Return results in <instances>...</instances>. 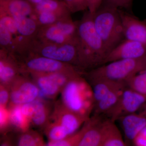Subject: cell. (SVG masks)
<instances>
[{"instance_id": "38", "label": "cell", "mask_w": 146, "mask_h": 146, "mask_svg": "<svg viewBox=\"0 0 146 146\" xmlns=\"http://www.w3.org/2000/svg\"><path fill=\"white\" fill-rule=\"evenodd\" d=\"M132 0H122V8L129 10L131 8Z\"/></svg>"}, {"instance_id": "21", "label": "cell", "mask_w": 146, "mask_h": 146, "mask_svg": "<svg viewBox=\"0 0 146 146\" xmlns=\"http://www.w3.org/2000/svg\"><path fill=\"white\" fill-rule=\"evenodd\" d=\"M37 76V84L42 96H53L57 94L60 87L56 83L49 73H33Z\"/></svg>"}, {"instance_id": "7", "label": "cell", "mask_w": 146, "mask_h": 146, "mask_svg": "<svg viewBox=\"0 0 146 146\" xmlns=\"http://www.w3.org/2000/svg\"><path fill=\"white\" fill-rule=\"evenodd\" d=\"M23 68L33 73H73L76 72L73 65L51 58L30 54Z\"/></svg>"}, {"instance_id": "30", "label": "cell", "mask_w": 146, "mask_h": 146, "mask_svg": "<svg viewBox=\"0 0 146 146\" xmlns=\"http://www.w3.org/2000/svg\"><path fill=\"white\" fill-rule=\"evenodd\" d=\"M37 138L33 135L25 134L21 136L18 141V145L21 146H33L38 145Z\"/></svg>"}, {"instance_id": "17", "label": "cell", "mask_w": 146, "mask_h": 146, "mask_svg": "<svg viewBox=\"0 0 146 146\" xmlns=\"http://www.w3.org/2000/svg\"><path fill=\"white\" fill-rule=\"evenodd\" d=\"M11 17L15 21L20 34L30 43L36 37L39 31L40 27L37 22L29 16L15 15Z\"/></svg>"}, {"instance_id": "16", "label": "cell", "mask_w": 146, "mask_h": 146, "mask_svg": "<svg viewBox=\"0 0 146 146\" xmlns=\"http://www.w3.org/2000/svg\"><path fill=\"white\" fill-rule=\"evenodd\" d=\"M127 146L115 121L106 119L103 129L101 146Z\"/></svg>"}, {"instance_id": "15", "label": "cell", "mask_w": 146, "mask_h": 146, "mask_svg": "<svg viewBox=\"0 0 146 146\" xmlns=\"http://www.w3.org/2000/svg\"><path fill=\"white\" fill-rule=\"evenodd\" d=\"M126 86L113 90L98 102L94 108L95 115L105 116L108 118L119 101L123 91Z\"/></svg>"}, {"instance_id": "4", "label": "cell", "mask_w": 146, "mask_h": 146, "mask_svg": "<svg viewBox=\"0 0 146 146\" xmlns=\"http://www.w3.org/2000/svg\"><path fill=\"white\" fill-rule=\"evenodd\" d=\"M108 63L89 72L88 76L91 80L104 79L126 83L134 76L146 70V58L121 59Z\"/></svg>"}, {"instance_id": "10", "label": "cell", "mask_w": 146, "mask_h": 146, "mask_svg": "<svg viewBox=\"0 0 146 146\" xmlns=\"http://www.w3.org/2000/svg\"><path fill=\"white\" fill-rule=\"evenodd\" d=\"M103 116L95 115L86 121V129L79 146H101L105 120Z\"/></svg>"}, {"instance_id": "18", "label": "cell", "mask_w": 146, "mask_h": 146, "mask_svg": "<svg viewBox=\"0 0 146 146\" xmlns=\"http://www.w3.org/2000/svg\"><path fill=\"white\" fill-rule=\"evenodd\" d=\"M91 81L95 105L111 91L127 86L126 83L124 82H117L104 79Z\"/></svg>"}, {"instance_id": "14", "label": "cell", "mask_w": 146, "mask_h": 146, "mask_svg": "<svg viewBox=\"0 0 146 146\" xmlns=\"http://www.w3.org/2000/svg\"><path fill=\"white\" fill-rule=\"evenodd\" d=\"M39 95L37 86L29 82H25L11 92L10 99L14 104L23 105L35 100Z\"/></svg>"}, {"instance_id": "3", "label": "cell", "mask_w": 146, "mask_h": 146, "mask_svg": "<svg viewBox=\"0 0 146 146\" xmlns=\"http://www.w3.org/2000/svg\"><path fill=\"white\" fill-rule=\"evenodd\" d=\"M63 99L68 109L87 118L95 107L92 86L79 75L65 86Z\"/></svg>"}, {"instance_id": "5", "label": "cell", "mask_w": 146, "mask_h": 146, "mask_svg": "<svg viewBox=\"0 0 146 146\" xmlns=\"http://www.w3.org/2000/svg\"><path fill=\"white\" fill-rule=\"evenodd\" d=\"M26 53L79 67L77 44H59L34 39L30 43Z\"/></svg>"}, {"instance_id": "19", "label": "cell", "mask_w": 146, "mask_h": 146, "mask_svg": "<svg viewBox=\"0 0 146 146\" xmlns=\"http://www.w3.org/2000/svg\"><path fill=\"white\" fill-rule=\"evenodd\" d=\"M89 119L68 109V111L60 117L59 124L65 128L70 136L74 133L83 123Z\"/></svg>"}, {"instance_id": "22", "label": "cell", "mask_w": 146, "mask_h": 146, "mask_svg": "<svg viewBox=\"0 0 146 146\" xmlns=\"http://www.w3.org/2000/svg\"><path fill=\"white\" fill-rule=\"evenodd\" d=\"M0 61V78L1 82H7L11 80L15 76L17 71V67L15 63L11 61L6 58L1 52Z\"/></svg>"}, {"instance_id": "32", "label": "cell", "mask_w": 146, "mask_h": 146, "mask_svg": "<svg viewBox=\"0 0 146 146\" xmlns=\"http://www.w3.org/2000/svg\"><path fill=\"white\" fill-rule=\"evenodd\" d=\"M133 144L136 146H146V125L138 133Z\"/></svg>"}, {"instance_id": "25", "label": "cell", "mask_w": 146, "mask_h": 146, "mask_svg": "<svg viewBox=\"0 0 146 146\" xmlns=\"http://www.w3.org/2000/svg\"><path fill=\"white\" fill-rule=\"evenodd\" d=\"M0 45L1 49L10 54L15 52L13 37L5 26L0 23Z\"/></svg>"}, {"instance_id": "24", "label": "cell", "mask_w": 146, "mask_h": 146, "mask_svg": "<svg viewBox=\"0 0 146 146\" xmlns=\"http://www.w3.org/2000/svg\"><path fill=\"white\" fill-rule=\"evenodd\" d=\"M36 21L39 27L52 25L63 18L71 16V14H62L44 12L35 14Z\"/></svg>"}, {"instance_id": "35", "label": "cell", "mask_w": 146, "mask_h": 146, "mask_svg": "<svg viewBox=\"0 0 146 146\" xmlns=\"http://www.w3.org/2000/svg\"><path fill=\"white\" fill-rule=\"evenodd\" d=\"M49 146H72L69 138L57 141H50L47 144Z\"/></svg>"}, {"instance_id": "9", "label": "cell", "mask_w": 146, "mask_h": 146, "mask_svg": "<svg viewBox=\"0 0 146 146\" xmlns=\"http://www.w3.org/2000/svg\"><path fill=\"white\" fill-rule=\"evenodd\" d=\"M125 39L146 45V20L141 21L127 11L118 8Z\"/></svg>"}, {"instance_id": "6", "label": "cell", "mask_w": 146, "mask_h": 146, "mask_svg": "<svg viewBox=\"0 0 146 146\" xmlns=\"http://www.w3.org/2000/svg\"><path fill=\"white\" fill-rule=\"evenodd\" d=\"M146 104V96L127 86L119 101L108 118L115 121L123 116L136 113Z\"/></svg>"}, {"instance_id": "36", "label": "cell", "mask_w": 146, "mask_h": 146, "mask_svg": "<svg viewBox=\"0 0 146 146\" xmlns=\"http://www.w3.org/2000/svg\"><path fill=\"white\" fill-rule=\"evenodd\" d=\"M9 99L8 92L5 89H1L0 92V103L1 106L3 107L7 103Z\"/></svg>"}, {"instance_id": "34", "label": "cell", "mask_w": 146, "mask_h": 146, "mask_svg": "<svg viewBox=\"0 0 146 146\" xmlns=\"http://www.w3.org/2000/svg\"><path fill=\"white\" fill-rule=\"evenodd\" d=\"M103 3H104L103 6H105L117 8H122V0H103Z\"/></svg>"}, {"instance_id": "26", "label": "cell", "mask_w": 146, "mask_h": 146, "mask_svg": "<svg viewBox=\"0 0 146 146\" xmlns=\"http://www.w3.org/2000/svg\"><path fill=\"white\" fill-rule=\"evenodd\" d=\"M126 83L127 87L146 96V70L134 76Z\"/></svg>"}, {"instance_id": "39", "label": "cell", "mask_w": 146, "mask_h": 146, "mask_svg": "<svg viewBox=\"0 0 146 146\" xmlns=\"http://www.w3.org/2000/svg\"><path fill=\"white\" fill-rule=\"evenodd\" d=\"M7 119L6 113L5 111L2 108L1 109V125H3Z\"/></svg>"}, {"instance_id": "1", "label": "cell", "mask_w": 146, "mask_h": 146, "mask_svg": "<svg viewBox=\"0 0 146 146\" xmlns=\"http://www.w3.org/2000/svg\"><path fill=\"white\" fill-rule=\"evenodd\" d=\"M89 11L78 21L77 43L79 67L94 68L103 65L108 53L94 26Z\"/></svg>"}, {"instance_id": "31", "label": "cell", "mask_w": 146, "mask_h": 146, "mask_svg": "<svg viewBox=\"0 0 146 146\" xmlns=\"http://www.w3.org/2000/svg\"><path fill=\"white\" fill-rule=\"evenodd\" d=\"M103 0H86L87 8L92 15L99 9L102 5Z\"/></svg>"}, {"instance_id": "2", "label": "cell", "mask_w": 146, "mask_h": 146, "mask_svg": "<svg viewBox=\"0 0 146 146\" xmlns=\"http://www.w3.org/2000/svg\"><path fill=\"white\" fill-rule=\"evenodd\" d=\"M93 21L108 54L125 39L118 8L102 6L93 15Z\"/></svg>"}, {"instance_id": "8", "label": "cell", "mask_w": 146, "mask_h": 146, "mask_svg": "<svg viewBox=\"0 0 146 146\" xmlns=\"http://www.w3.org/2000/svg\"><path fill=\"white\" fill-rule=\"evenodd\" d=\"M146 58V45L125 39L108 55L104 64L115 60Z\"/></svg>"}, {"instance_id": "12", "label": "cell", "mask_w": 146, "mask_h": 146, "mask_svg": "<svg viewBox=\"0 0 146 146\" xmlns=\"http://www.w3.org/2000/svg\"><path fill=\"white\" fill-rule=\"evenodd\" d=\"M39 41L45 43L64 44H77V39H74L65 35L54 25L40 27L36 37Z\"/></svg>"}, {"instance_id": "33", "label": "cell", "mask_w": 146, "mask_h": 146, "mask_svg": "<svg viewBox=\"0 0 146 146\" xmlns=\"http://www.w3.org/2000/svg\"><path fill=\"white\" fill-rule=\"evenodd\" d=\"M67 6L71 13L79 11L78 0H62Z\"/></svg>"}, {"instance_id": "11", "label": "cell", "mask_w": 146, "mask_h": 146, "mask_svg": "<svg viewBox=\"0 0 146 146\" xmlns=\"http://www.w3.org/2000/svg\"><path fill=\"white\" fill-rule=\"evenodd\" d=\"M118 120L123 131L126 145L129 143L133 144L138 133L146 125V116L142 113L129 114Z\"/></svg>"}, {"instance_id": "13", "label": "cell", "mask_w": 146, "mask_h": 146, "mask_svg": "<svg viewBox=\"0 0 146 146\" xmlns=\"http://www.w3.org/2000/svg\"><path fill=\"white\" fill-rule=\"evenodd\" d=\"M0 11L11 16L22 15L35 20L34 5L28 0H0Z\"/></svg>"}, {"instance_id": "20", "label": "cell", "mask_w": 146, "mask_h": 146, "mask_svg": "<svg viewBox=\"0 0 146 146\" xmlns=\"http://www.w3.org/2000/svg\"><path fill=\"white\" fill-rule=\"evenodd\" d=\"M34 6L35 14L44 12L66 14L71 13L62 0H43Z\"/></svg>"}, {"instance_id": "27", "label": "cell", "mask_w": 146, "mask_h": 146, "mask_svg": "<svg viewBox=\"0 0 146 146\" xmlns=\"http://www.w3.org/2000/svg\"><path fill=\"white\" fill-rule=\"evenodd\" d=\"M35 108L33 114L30 118L35 125H42L46 121V112L44 104L38 100H35Z\"/></svg>"}, {"instance_id": "28", "label": "cell", "mask_w": 146, "mask_h": 146, "mask_svg": "<svg viewBox=\"0 0 146 146\" xmlns=\"http://www.w3.org/2000/svg\"><path fill=\"white\" fill-rule=\"evenodd\" d=\"M48 136L50 141H57L65 139L69 135L65 128L58 124L50 128Z\"/></svg>"}, {"instance_id": "29", "label": "cell", "mask_w": 146, "mask_h": 146, "mask_svg": "<svg viewBox=\"0 0 146 146\" xmlns=\"http://www.w3.org/2000/svg\"><path fill=\"white\" fill-rule=\"evenodd\" d=\"M25 118L21 110V106H17L14 108L10 114L11 122L18 127L23 128L25 125Z\"/></svg>"}, {"instance_id": "37", "label": "cell", "mask_w": 146, "mask_h": 146, "mask_svg": "<svg viewBox=\"0 0 146 146\" xmlns=\"http://www.w3.org/2000/svg\"><path fill=\"white\" fill-rule=\"evenodd\" d=\"M78 1L79 11H84L88 9L86 0H78Z\"/></svg>"}, {"instance_id": "23", "label": "cell", "mask_w": 146, "mask_h": 146, "mask_svg": "<svg viewBox=\"0 0 146 146\" xmlns=\"http://www.w3.org/2000/svg\"><path fill=\"white\" fill-rule=\"evenodd\" d=\"M56 27L67 36L74 38L77 39L78 21L74 22L71 16L63 18L54 24Z\"/></svg>"}, {"instance_id": "40", "label": "cell", "mask_w": 146, "mask_h": 146, "mask_svg": "<svg viewBox=\"0 0 146 146\" xmlns=\"http://www.w3.org/2000/svg\"><path fill=\"white\" fill-rule=\"evenodd\" d=\"M33 5H35L36 4L38 3L43 0H28Z\"/></svg>"}]
</instances>
